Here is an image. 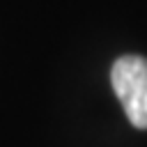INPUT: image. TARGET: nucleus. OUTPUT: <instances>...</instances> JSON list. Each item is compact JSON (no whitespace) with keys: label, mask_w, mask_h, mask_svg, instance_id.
Wrapping results in <instances>:
<instances>
[{"label":"nucleus","mask_w":147,"mask_h":147,"mask_svg":"<svg viewBox=\"0 0 147 147\" xmlns=\"http://www.w3.org/2000/svg\"><path fill=\"white\" fill-rule=\"evenodd\" d=\"M110 83L126 110L129 122L136 129H147V57L124 55L115 60Z\"/></svg>","instance_id":"obj_1"}]
</instances>
